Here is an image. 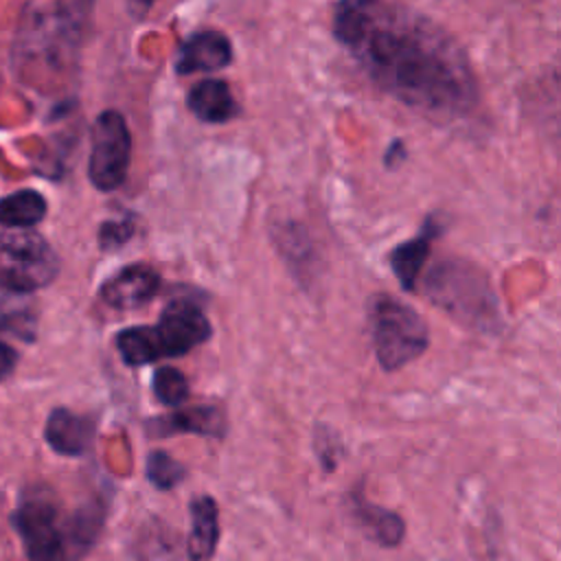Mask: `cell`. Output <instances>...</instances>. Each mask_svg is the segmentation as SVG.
<instances>
[{"label": "cell", "instance_id": "cell-1", "mask_svg": "<svg viewBox=\"0 0 561 561\" xmlns=\"http://www.w3.org/2000/svg\"><path fill=\"white\" fill-rule=\"evenodd\" d=\"M333 35L388 96L449 121L478 103L476 75L462 46L436 22L388 0H340Z\"/></svg>", "mask_w": 561, "mask_h": 561}, {"label": "cell", "instance_id": "cell-2", "mask_svg": "<svg viewBox=\"0 0 561 561\" xmlns=\"http://www.w3.org/2000/svg\"><path fill=\"white\" fill-rule=\"evenodd\" d=\"M425 296L465 327L493 331L502 324L489 276L465 261L434 265L425 278Z\"/></svg>", "mask_w": 561, "mask_h": 561}, {"label": "cell", "instance_id": "cell-3", "mask_svg": "<svg viewBox=\"0 0 561 561\" xmlns=\"http://www.w3.org/2000/svg\"><path fill=\"white\" fill-rule=\"evenodd\" d=\"M368 322L377 362L388 373L421 357L430 344L425 320L394 296H375L368 305Z\"/></svg>", "mask_w": 561, "mask_h": 561}, {"label": "cell", "instance_id": "cell-4", "mask_svg": "<svg viewBox=\"0 0 561 561\" xmlns=\"http://www.w3.org/2000/svg\"><path fill=\"white\" fill-rule=\"evenodd\" d=\"M13 524L31 561H59L66 554V526L50 491L26 489L13 513Z\"/></svg>", "mask_w": 561, "mask_h": 561}, {"label": "cell", "instance_id": "cell-5", "mask_svg": "<svg viewBox=\"0 0 561 561\" xmlns=\"http://www.w3.org/2000/svg\"><path fill=\"white\" fill-rule=\"evenodd\" d=\"M53 248L35 232H9L0 239V287L33 291L57 274Z\"/></svg>", "mask_w": 561, "mask_h": 561}, {"label": "cell", "instance_id": "cell-6", "mask_svg": "<svg viewBox=\"0 0 561 561\" xmlns=\"http://www.w3.org/2000/svg\"><path fill=\"white\" fill-rule=\"evenodd\" d=\"M131 134L127 121L116 110L99 114L92 127V151L88 162V178L99 191H116L129 169Z\"/></svg>", "mask_w": 561, "mask_h": 561}, {"label": "cell", "instance_id": "cell-7", "mask_svg": "<svg viewBox=\"0 0 561 561\" xmlns=\"http://www.w3.org/2000/svg\"><path fill=\"white\" fill-rule=\"evenodd\" d=\"M149 333L156 355L162 359L186 355L204 344L213 335V327L195 302L173 300L162 309L160 320L149 327Z\"/></svg>", "mask_w": 561, "mask_h": 561}, {"label": "cell", "instance_id": "cell-8", "mask_svg": "<svg viewBox=\"0 0 561 561\" xmlns=\"http://www.w3.org/2000/svg\"><path fill=\"white\" fill-rule=\"evenodd\" d=\"M160 287V276L151 265L134 263L118 270L101 285V298L114 309H136L153 300Z\"/></svg>", "mask_w": 561, "mask_h": 561}, {"label": "cell", "instance_id": "cell-9", "mask_svg": "<svg viewBox=\"0 0 561 561\" xmlns=\"http://www.w3.org/2000/svg\"><path fill=\"white\" fill-rule=\"evenodd\" d=\"M232 61V44L221 31H197L178 50L175 72H213L226 68Z\"/></svg>", "mask_w": 561, "mask_h": 561}, {"label": "cell", "instance_id": "cell-10", "mask_svg": "<svg viewBox=\"0 0 561 561\" xmlns=\"http://www.w3.org/2000/svg\"><path fill=\"white\" fill-rule=\"evenodd\" d=\"M202 434L221 438L226 434V412L219 405H191L175 408L173 414L149 419V434L169 436V434Z\"/></svg>", "mask_w": 561, "mask_h": 561}, {"label": "cell", "instance_id": "cell-11", "mask_svg": "<svg viewBox=\"0 0 561 561\" xmlns=\"http://www.w3.org/2000/svg\"><path fill=\"white\" fill-rule=\"evenodd\" d=\"M44 438L61 456H83L94 438V421L68 408H55L48 414Z\"/></svg>", "mask_w": 561, "mask_h": 561}, {"label": "cell", "instance_id": "cell-12", "mask_svg": "<svg viewBox=\"0 0 561 561\" xmlns=\"http://www.w3.org/2000/svg\"><path fill=\"white\" fill-rule=\"evenodd\" d=\"M348 508L355 524L368 539L383 548H397L405 537V522L399 513L368 502L359 491L348 495Z\"/></svg>", "mask_w": 561, "mask_h": 561}, {"label": "cell", "instance_id": "cell-13", "mask_svg": "<svg viewBox=\"0 0 561 561\" xmlns=\"http://www.w3.org/2000/svg\"><path fill=\"white\" fill-rule=\"evenodd\" d=\"M191 530L186 541V554L191 561H208L219 541V508L215 497L197 495L191 500Z\"/></svg>", "mask_w": 561, "mask_h": 561}, {"label": "cell", "instance_id": "cell-14", "mask_svg": "<svg viewBox=\"0 0 561 561\" xmlns=\"http://www.w3.org/2000/svg\"><path fill=\"white\" fill-rule=\"evenodd\" d=\"M188 110L204 123H226L239 114V105L224 79H202L186 96Z\"/></svg>", "mask_w": 561, "mask_h": 561}, {"label": "cell", "instance_id": "cell-15", "mask_svg": "<svg viewBox=\"0 0 561 561\" xmlns=\"http://www.w3.org/2000/svg\"><path fill=\"white\" fill-rule=\"evenodd\" d=\"M438 232H440L438 224H434V219H425L423 230L414 239L397 245L390 252V267H392L399 285L405 291H414L416 289L421 267H423V263H425V259L430 254V245L438 237Z\"/></svg>", "mask_w": 561, "mask_h": 561}, {"label": "cell", "instance_id": "cell-16", "mask_svg": "<svg viewBox=\"0 0 561 561\" xmlns=\"http://www.w3.org/2000/svg\"><path fill=\"white\" fill-rule=\"evenodd\" d=\"M46 215V199L31 188L15 191L0 199V226L28 228Z\"/></svg>", "mask_w": 561, "mask_h": 561}, {"label": "cell", "instance_id": "cell-17", "mask_svg": "<svg viewBox=\"0 0 561 561\" xmlns=\"http://www.w3.org/2000/svg\"><path fill=\"white\" fill-rule=\"evenodd\" d=\"M103 526V506L85 504L66 524V550L85 552L99 537Z\"/></svg>", "mask_w": 561, "mask_h": 561}, {"label": "cell", "instance_id": "cell-18", "mask_svg": "<svg viewBox=\"0 0 561 561\" xmlns=\"http://www.w3.org/2000/svg\"><path fill=\"white\" fill-rule=\"evenodd\" d=\"M151 390L156 399L167 408H182L188 399V381L182 370L173 366H160L151 377Z\"/></svg>", "mask_w": 561, "mask_h": 561}, {"label": "cell", "instance_id": "cell-19", "mask_svg": "<svg viewBox=\"0 0 561 561\" xmlns=\"http://www.w3.org/2000/svg\"><path fill=\"white\" fill-rule=\"evenodd\" d=\"M145 471H147V480L160 491H169L186 478V467L164 449L149 451Z\"/></svg>", "mask_w": 561, "mask_h": 561}, {"label": "cell", "instance_id": "cell-20", "mask_svg": "<svg viewBox=\"0 0 561 561\" xmlns=\"http://www.w3.org/2000/svg\"><path fill=\"white\" fill-rule=\"evenodd\" d=\"M131 234H134V221L131 219L105 221L99 230V243H101L103 250H116L123 243H127Z\"/></svg>", "mask_w": 561, "mask_h": 561}, {"label": "cell", "instance_id": "cell-21", "mask_svg": "<svg viewBox=\"0 0 561 561\" xmlns=\"http://www.w3.org/2000/svg\"><path fill=\"white\" fill-rule=\"evenodd\" d=\"M335 445H337V440L331 436V432H329V436H324V425H318L313 447H316V454H318V458H320L324 469H333L335 467V456H337Z\"/></svg>", "mask_w": 561, "mask_h": 561}, {"label": "cell", "instance_id": "cell-22", "mask_svg": "<svg viewBox=\"0 0 561 561\" xmlns=\"http://www.w3.org/2000/svg\"><path fill=\"white\" fill-rule=\"evenodd\" d=\"M15 362H18L15 351H13L9 344L0 342V381H2L11 370H13Z\"/></svg>", "mask_w": 561, "mask_h": 561}, {"label": "cell", "instance_id": "cell-23", "mask_svg": "<svg viewBox=\"0 0 561 561\" xmlns=\"http://www.w3.org/2000/svg\"><path fill=\"white\" fill-rule=\"evenodd\" d=\"M405 158V149H403V142L401 140H392L390 147L386 149V156H383V162L386 167H397L401 160Z\"/></svg>", "mask_w": 561, "mask_h": 561}, {"label": "cell", "instance_id": "cell-24", "mask_svg": "<svg viewBox=\"0 0 561 561\" xmlns=\"http://www.w3.org/2000/svg\"><path fill=\"white\" fill-rule=\"evenodd\" d=\"M125 4L134 18H145L149 9L156 4V0H125Z\"/></svg>", "mask_w": 561, "mask_h": 561}]
</instances>
